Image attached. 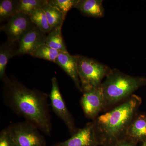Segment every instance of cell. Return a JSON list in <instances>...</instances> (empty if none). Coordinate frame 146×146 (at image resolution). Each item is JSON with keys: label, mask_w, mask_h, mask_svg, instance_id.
<instances>
[{"label": "cell", "mask_w": 146, "mask_h": 146, "mask_svg": "<svg viewBox=\"0 0 146 146\" xmlns=\"http://www.w3.org/2000/svg\"><path fill=\"white\" fill-rule=\"evenodd\" d=\"M2 81L3 101L5 105L43 133L50 136L52 123L48 94L37 89H30L7 76Z\"/></svg>", "instance_id": "6da1fadb"}, {"label": "cell", "mask_w": 146, "mask_h": 146, "mask_svg": "<svg viewBox=\"0 0 146 146\" xmlns=\"http://www.w3.org/2000/svg\"><path fill=\"white\" fill-rule=\"evenodd\" d=\"M142 102L141 97L133 94L108 112L93 119L98 145L114 146L126 138L128 129L138 115L137 112Z\"/></svg>", "instance_id": "7a4b0ae2"}, {"label": "cell", "mask_w": 146, "mask_h": 146, "mask_svg": "<svg viewBox=\"0 0 146 146\" xmlns=\"http://www.w3.org/2000/svg\"><path fill=\"white\" fill-rule=\"evenodd\" d=\"M146 84L145 78L132 76L117 69H111L101 85L104 100V110L111 109L127 99Z\"/></svg>", "instance_id": "3957f363"}, {"label": "cell", "mask_w": 146, "mask_h": 146, "mask_svg": "<svg viewBox=\"0 0 146 146\" xmlns=\"http://www.w3.org/2000/svg\"><path fill=\"white\" fill-rule=\"evenodd\" d=\"M78 72L82 92L101 87L102 80L106 77L111 69L107 65L93 58L77 55Z\"/></svg>", "instance_id": "277c9868"}, {"label": "cell", "mask_w": 146, "mask_h": 146, "mask_svg": "<svg viewBox=\"0 0 146 146\" xmlns=\"http://www.w3.org/2000/svg\"><path fill=\"white\" fill-rule=\"evenodd\" d=\"M7 128L17 146H46L45 137L40 130L27 121L11 124Z\"/></svg>", "instance_id": "5b68a950"}, {"label": "cell", "mask_w": 146, "mask_h": 146, "mask_svg": "<svg viewBox=\"0 0 146 146\" xmlns=\"http://www.w3.org/2000/svg\"><path fill=\"white\" fill-rule=\"evenodd\" d=\"M36 27L30 16L18 13L11 17L1 29L6 34L7 41L14 43L19 42L23 36Z\"/></svg>", "instance_id": "8992f818"}, {"label": "cell", "mask_w": 146, "mask_h": 146, "mask_svg": "<svg viewBox=\"0 0 146 146\" xmlns=\"http://www.w3.org/2000/svg\"><path fill=\"white\" fill-rule=\"evenodd\" d=\"M52 89L50 95L52 108L58 117L60 118L68 127L72 135L76 133L77 128L72 115L68 110L60 93L57 79L54 77L51 79Z\"/></svg>", "instance_id": "52a82bcc"}, {"label": "cell", "mask_w": 146, "mask_h": 146, "mask_svg": "<svg viewBox=\"0 0 146 146\" xmlns=\"http://www.w3.org/2000/svg\"><path fill=\"white\" fill-rule=\"evenodd\" d=\"M80 103L86 117L94 119L104 110V100L101 86L82 92Z\"/></svg>", "instance_id": "ba28073f"}, {"label": "cell", "mask_w": 146, "mask_h": 146, "mask_svg": "<svg viewBox=\"0 0 146 146\" xmlns=\"http://www.w3.org/2000/svg\"><path fill=\"white\" fill-rule=\"evenodd\" d=\"M93 122L88 123L66 141L53 146H98Z\"/></svg>", "instance_id": "9c48e42d"}, {"label": "cell", "mask_w": 146, "mask_h": 146, "mask_svg": "<svg viewBox=\"0 0 146 146\" xmlns=\"http://www.w3.org/2000/svg\"><path fill=\"white\" fill-rule=\"evenodd\" d=\"M46 36V33L35 27L19 41L16 55L31 54L39 46L45 44Z\"/></svg>", "instance_id": "30bf717a"}, {"label": "cell", "mask_w": 146, "mask_h": 146, "mask_svg": "<svg viewBox=\"0 0 146 146\" xmlns=\"http://www.w3.org/2000/svg\"><path fill=\"white\" fill-rule=\"evenodd\" d=\"M77 60V55L72 56L68 52H60L55 63L65 71L72 80L76 88L82 92L81 83L78 72Z\"/></svg>", "instance_id": "8fae6325"}, {"label": "cell", "mask_w": 146, "mask_h": 146, "mask_svg": "<svg viewBox=\"0 0 146 146\" xmlns=\"http://www.w3.org/2000/svg\"><path fill=\"white\" fill-rule=\"evenodd\" d=\"M126 138L137 144L146 142V116L137 115L128 129Z\"/></svg>", "instance_id": "7c38bea8"}, {"label": "cell", "mask_w": 146, "mask_h": 146, "mask_svg": "<svg viewBox=\"0 0 146 146\" xmlns=\"http://www.w3.org/2000/svg\"><path fill=\"white\" fill-rule=\"evenodd\" d=\"M102 0H78L74 8L89 17L101 18L104 15Z\"/></svg>", "instance_id": "4fadbf2b"}, {"label": "cell", "mask_w": 146, "mask_h": 146, "mask_svg": "<svg viewBox=\"0 0 146 146\" xmlns=\"http://www.w3.org/2000/svg\"><path fill=\"white\" fill-rule=\"evenodd\" d=\"M14 43L7 42L0 47V79L2 80L7 75L5 74L7 65L11 58L16 55L17 50L13 46Z\"/></svg>", "instance_id": "5bb4252c"}, {"label": "cell", "mask_w": 146, "mask_h": 146, "mask_svg": "<svg viewBox=\"0 0 146 146\" xmlns=\"http://www.w3.org/2000/svg\"><path fill=\"white\" fill-rule=\"evenodd\" d=\"M61 28L62 27H59L52 29L47 35L45 44L58 51L67 52V48L62 36Z\"/></svg>", "instance_id": "9a60e30c"}, {"label": "cell", "mask_w": 146, "mask_h": 146, "mask_svg": "<svg viewBox=\"0 0 146 146\" xmlns=\"http://www.w3.org/2000/svg\"><path fill=\"white\" fill-rule=\"evenodd\" d=\"M42 9L44 11L49 24L52 29L62 27L66 16L61 11L48 3Z\"/></svg>", "instance_id": "2e32d148"}, {"label": "cell", "mask_w": 146, "mask_h": 146, "mask_svg": "<svg viewBox=\"0 0 146 146\" xmlns=\"http://www.w3.org/2000/svg\"><path fill=\"white\" fill-rule=\"evenodd\" d=\"M48 3V0H19L17 13L31 16L35 11L41 9Z\"/></svg>", "instance_id": "e0dca14e"}, {"label": "cell", "mask_w": 146, "mask_h": 146, "mask_svg": "<svg viewBox=\"0 0 146 146\" xmlns=\"http://www.w3.org/2000/svg\"><path fill=\"white\" fill-rule=\"evenodd\" d=\"M19 0H1L0 1V20L8 21L17 13Z\"/></svg>", "instance_id": "ac0fdd59"}, {"label": "cell", "mask_w": 146, "mask_h": 146, "mask_svg": "<svg viewBox=\"0 0 146 146\" xmlns=\"http://www.w3.org/2000/svg\"><path fill=\"white\" fill-rule=\"evenodd\" d=\"M60 52L54 49L46 44L39 46L31 55L33 57L44 59L55 63Z\"/></svg>", "instance_id": "d6986e66"}, {"label": "cell", "mask_w": 146, "mask_h": 146, "mask_svg": "<svg viewBox=\"0 0 146 146\" xmlns=\"http://www.w3.org/2000/svg\"><path fill=\"white\" fill-rule=\"evenodd\" d=\"M31 16V21L41 31L46 34L52 30L49 24L46 16L42 9L34 11Z\"/></svg>", "instance_id": "ffe728a7"}, {"label": "cell", "mask_w": 146, "mask_h": 146, "mask_svg": "<svg viewBox=\"0 0 146 146\" xmlns=\"http://www.w3.org/2000/svg\"><path fill=\"white\" fill-rule=\"evenodd\" d=\"M78 0H48V3L59 9L66 16L72 8H74Z\"/></svg>", "instance_id": "44dd1931"}, {"label": "cell", "mask_w": 146, "mask_h": 146, "mask_svg": "<svg viewBox=\"0 0 146 146\" xmlns=\"http://www.w3.org/2000/svg\"><path fill=\"white\" fill-rule=\"evenodd\" d=\"M0 146H17L9 135L7 127L0 132Z\"/></svg>", "instance_id": "7402d4cb"}, {"label": "cell", "mask_w": 146, "mask_h": 146, "mask_svg": "<svg viewBox=\"0 0 146 146\" xmlns=\"http://www.w3.org/2000/svg\"><path fill=\"white\" fill-rule=\"evenodd\" d=\"M114 146H138L137 144L134 142L127 139H123L121 141L118 142Z\"/></svg>", "instance_id": "603a6c76"}, {"label": "cell", "mask_w": 146, "mask_h": 146, "mask_svg": "<svg viewBox=\"0 0 146 146\" xmlns=\"http://www.w3.org/2000/svg\"><path fill=\"white\" fill-rule=\"evenodd\" d=\"M141 146H146V142H144V143H143V144H142Z\"/></svg>", "instance_id": "cb8c5ba5"}]
</instances>
